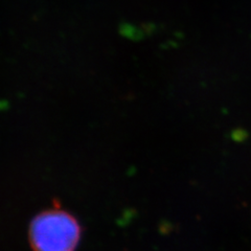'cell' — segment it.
I'll return each mask as SVG.
<instances>
[{
	"label": "cell",
	"mask_w": 251,
	"mask_h": 251,
	"mask_svg": "<svg viewBox=\"0 0 251 251\" xmlns=\"http://www.w3.org/2000/svg\"><path fill=\"white\" fill-rule=\"evenodd\" d=\"M30 234L36 251H74L80 229L73 217L56 210L36 218Z\"/></svg>",
	"instance_id": "6da1fadb"
}]
</instances>
